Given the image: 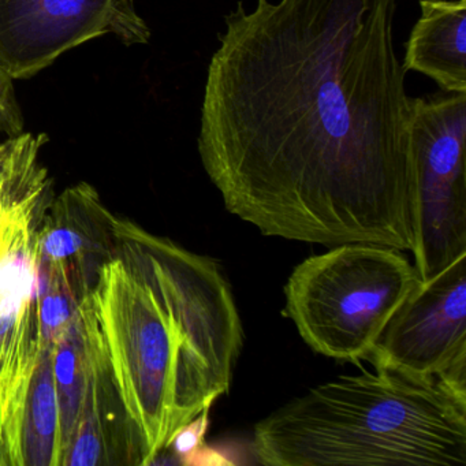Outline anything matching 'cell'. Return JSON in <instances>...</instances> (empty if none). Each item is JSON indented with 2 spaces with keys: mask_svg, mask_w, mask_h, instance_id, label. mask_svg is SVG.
I'll return each mask as SVG.
<instances>
[{
  "mask_svg": "<svg viewBox=\"0 0 466 466\" xmlns=\"http://www.w3.org/2000/svg\"><path fill=\"white\" fill-rule=\"evenodd\" d=\"M398 0L238 2L218 34L198 154L263 236L411 252L410 99Z\"/></svg>",
  "mask_w": 466,
  "mask_h": 466,
  "instance_id": "cell-1",
  "label": "cell"
},
{
  "mask_svg": "<svg viewBox=\"0 0 466 466\" xmlns=\"http://www.w3.org/2000/svg\"><path fill=\"white\" fill-rule=\"evenodd\" d=\"M116 236L89 302L152 465L182 427L228 394L244 329L217 261L125 218L116 217Z\"/></svg>",
  "mask_w": 466,
  "mask_h": 466,
  "instance_id": "cell-2",
  "label": "cell"
},
{
  "mask_svg": "<svg viewBox=\"0 0 466 466\" xmlns=\"http://www.w3.org/2000/svg\"><path fill=\"white\" fill-rule=\"evenodd\" d=\"M267 466L466 465V387L375 367L289 400L253 431Z\"/></svg>",
  "mask_w": 466,
  "mask_h": 466,
  "instance_id": "cell-3",
  "label": "cell"
},
{
  "mask_svg": "<svg viewBox=\"0 0 466 466\" xmlns=\"http://www.w3.org/2000/svg\"><path fill=\"white\" fill-rule=\"evenodd\" d=\"M419 280L402 250L337 245L294 268L285 285L283 315L316 353L339 361H367Z\"/></svg>",
  "mask_w": 466,
  "mask_h": 466,
  "instance_id": "cell-4",
  "label": "cell"
},
{
  "mask_svg": "<svg viewBox=\"0 0 466 466\" xmlns=\"http://www.w3.org/2000/svg\"><path fill=\"white\" fill-rule=\"evenodd\" d=\"M410 215L420 280L466 255V94L410 99Z\"/></svg>",
  "mask_w": 466,
  "mask_h": 466,
  "instance_id": "cell-5",
  "label": "cell"
},
{
  "mask_svg": "<svg viewBox=\"0 0 466 466\" xmlns=\"http://www.w3.org/2000/svg\"><path fill=\"white\" fill-rule=\"evenodd\" d=\"M51 193L0 207V414L10 466L18 417L42 350L40 226Z\"/></svg>",
  "mask_w": 466,
  "mask_h": 466,
  "instance_id": "cell-6",
  "label": "cell"
},
{
  "mask_svg": "<svg viewBox=\"0 0 466 466\" xmlns=\"http://www.w3.org/2000/svg\"><path fill=\"white\" fill-rule=\"evenodd\" d=\"M105 35L125 46L151 39L133 0H0V70L10 80H26Z\"/></svg>",
  "mask_w": 466,
  "mask_h": 466,
  "instance_id": "cell-7",
  "label": "cell"
},
{
  "mask_svg": "<svg viewBox=\"0 0 466 466\" xmlns=\"http://www.w3.org/2000/svg\"><path fill=\"white\" fill-rule=\"evenodd\" d=\"M367 361L466 386V255L435 277L419 280Z\"/></svg>",
  "mask_w": 466,
  "mask_h": 466,
  "instance_id": "cell-8",
  "label": "cell"
},
{
  "mask_svg": "<svg viewBox=\"0 0 466 466\" xmlns=\"http://www.w3.org/2000/svg\"><path fill=\"white\" fill-rule=\"evenodd\" d=\"M116 220L92 185H75L46 211L40 255L61 261L91 293L100 268L116 256Z\"/></svg>",
  "mask_w": 466,
  "mask_h": 466,
  "instance_id": "cell-9",
  "label": "cell"
},
{
  "mask_svg": "<svg viewBox=\"0 0 466 466\" xmlns=\"http://www.w3.org/2000/svg\"><path fill=\"white\" fill-rule=\"evenodd\" d=\"M111 465H146V450L114 380L97 329L88 389L61 466Z\"/></svg>",
  "mask_w": 466,
  "mask_h": 466,
  "instance_id": "cell-10",
  "label": "cell"
},
{
  "mask_svg": "<svg viewBox=\"0 0 466 466\" xmlns=\"http://www.w3.org/2000/svg\"><path fill=\"white\" fill-rule=\"evenodd\" d=\"M405 45V72L432 78L447 94H466V0H420Z\"/></svg>",
  "mask_w": 466,
  "mask_h": 466,
  "instance_id": "cell-11",
  "label": "cell"
},
{
  "mask_svg": "<svg viewBox=\"0 0 466 466\" xmlns=\"http://www.w3.org/2000/svg\"><path fill=\"white\" fill-rule=\"evenodd\" d=\"M53 359L54 348H42L18 417L15 466H59L61 462V414Z\"/></svg>",
  "mask_w": 466,
  "mask_h": 466,
  "instance_id": "cell-12",
  "label": "cell"
},
{
  "mask_svg": "<svg viewBox=\"0 0 466 466\" xmlns=\"http://www.w3.org/2000/svg\"><path fill=\"white\" fill-rule=\"evenodd\" d=\"M96 337V320L88 296L54 346V378L61 414V460L80 419L91 378Z\"/></svg>",
  "mask_w": 466,
  "mask_h": 466,
  "instance_id": "cell-13",
  "label": "cell"
},
{
  "mask_svg": "<svg viewBox=\"0 0 466 466\" xmlns=\"http://www.w3.org/2000/svg\"><path fill=\"white\" fill-rule=\"evenodd\" d=\"M88 291L61 261L39 256V310L42 348H54L80 309Z\"/></svg>",
  "mask_w": 466,
  "mask_h": 466,
  "instance_id": "cell-14",
  "label": "cell"
},
{
  "mask_svg": "<svg viewBox=\"0 0 466 466\" xmlns=\"http://www.w3.org/2000/svg\"><path fill=\"white\" fill-rule=\"evenodd\" d=\"M25 154L17 137H9L0 143V207L15 203L25 187Z\"/></svg>",
  "mask_w": 466,
  "mask_h": 466,
  "instance_id": "cell-15",
  "label": "cell"
},
{
  "mask_svg": "<svg viewBox=\"0 0 466 466\" xmlns=\"http://www.w3.org/2000/svg\"><path fill=\"white\" fill-rule=\"evenodd\" d=\"M207 427H208V411H204L177 432L167 449L173 450L179 462H192L193 457L198 454V449L203 444Z\"/></svg>",
  "mask_w": 466,
  "mask_h": 466,
  "instance_id": "cell-16",
  "label": "cell"
},
{
  "mask_svg": "<svg viewBox=\"0 0 466 466\" xmlns=\"http://www.w3.org/2000/svg\"><path fill=\"white\" fill-rule=\"evenodd\" d=\"M24 121L15 99V86L0 70V132L15 136L23 133Z\"/></svg>",
  "mask_w": 466,
  "mask_h": 466,
  "instance_id": "cell-17",
  "label": "cell"
}]
</instances>
